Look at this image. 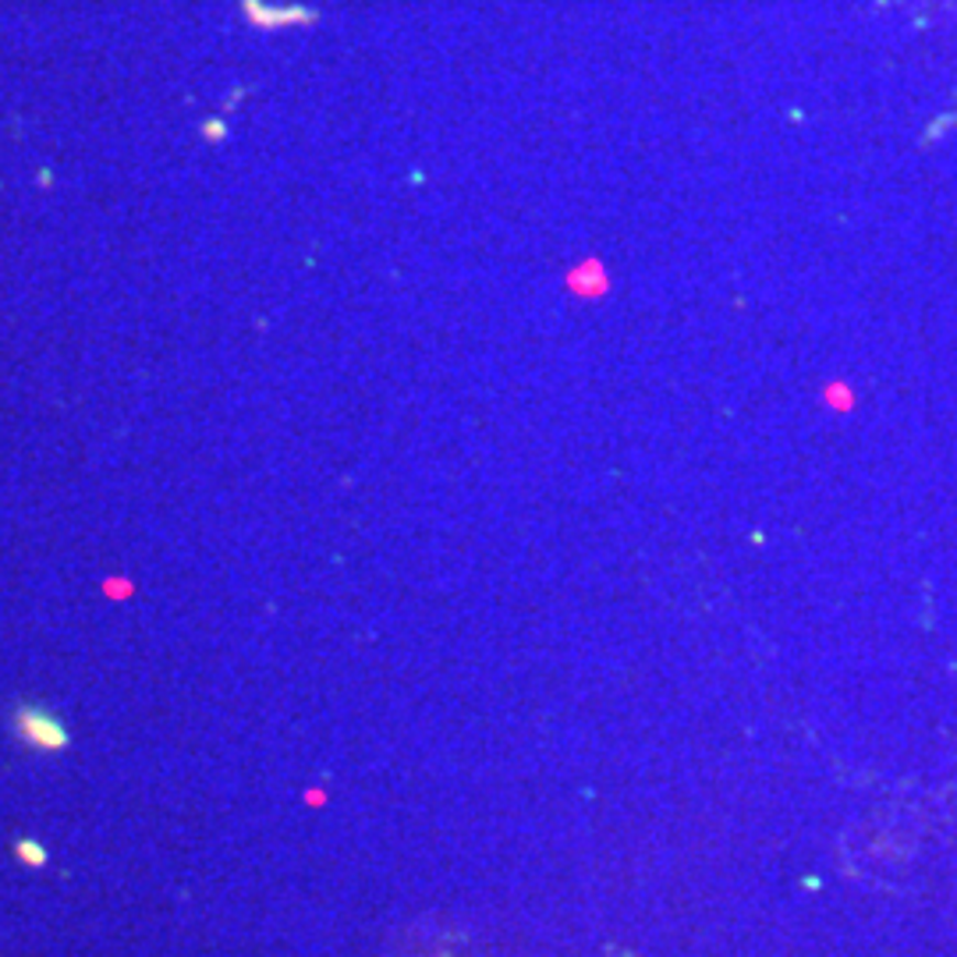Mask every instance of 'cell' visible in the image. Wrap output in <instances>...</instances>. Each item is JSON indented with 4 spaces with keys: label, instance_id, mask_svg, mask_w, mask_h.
<instances>
[{
    "label": "cell",
    "instance_id": "cell-2",
    "mask_svg": "<svg viewBox=\"0 0 957 957\" xmlns=\"http://www.w3.org/2000/svg\"><path fill=\"white\" fill-rule=\"evenodd\" d=\"M568 292L574 298H585V301H596L606 295V266L600 260H588L568 270Z\"/></svg>",
    "mask_w": 957,
    "mask_h": 957
},
{
    "label": "cell",
    "instance_id": "cell-3",
    "mask_svg": "<svg viewBox=\"0 0 957 957\" xmlns=\"http://www.w3.org/2000/svg\"><path fill=\"white\" fill-rule=\"evenodd\" d=\"M823 402L834 408V411H848L855 405V394L844 387V383H829V387L823 391Z\"/></svg>",
    "mask_w": 957,
    "mask_h": 957
},
{
    "label": "cell",
    "instance_id": "cell-4",
    "mask_svg": "<svg viewBox=\"0 0 957 957\" xmlns=\"http://www.w3.org/2000/svg\"><path fill=\"white\" fill-rule=\"evenodd\" d=\"M14 851H19V858L29 861V866H43V861H46V851L40 848L36 840H19V848H14Z\"/></svg>",
    "mask_w": 957,
    "mask_h": 957
},
{
    "label": "cell",
    "instance_id": "cell-1",
    "mask_svg": "<svg viewBox=\"0 0 957 957\" xmlns=\"http://www.w3.org/2000/svg\"><path fill=\"white\" fill-rule=\"evenodd\" d=\"M14 724H19V738L25 745H32V748H40V752H61V748L68 745V734H64V727L46 713L22 710L19 716H14Z\"/></svg>",
    "mask_w": 957,
    "mask_h": 957
}]
</instances>
